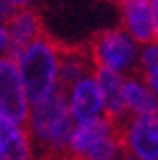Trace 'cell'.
<instances>
[{
    "label": "cell",
    "mask_w": 158,
    "mask_h": 160,
    "mask_svg": "<svg viewBox=\"0 0 158 160\" xmlns=\"http://www.w3.org/2000/svg\"><path fill=\"white\" fill-rule=\"evenodd\" d=\"M76 131V121L70 113L68 94L61 88L45 102L31 106L29 135L35 158L59 156L70 152V141Z\"/></svg>",
    "instance_id": "1"
},
{
    "label": "cell",
    "mask_w": 158,
    "mask_h": 160,
    "mask_svg": "<svg viewBox=\"0 0 158 160\" xmlns=\"http://www.w3.org/2000/svg\"><path fill=\"white\" fill-rule=\"evenodd\" d=\"M29 106L45 102L59 88V39L43 33L18 61Z\"/></svg>",
    "instance_id": "2"
},
{
    "label": "cell",
    "mask_w": 158,
    "mask_h": 160,
    "mask_svg": "<svg viewBox=\"0 0 158 160\" xmlns=\"http://www.w3.org/2000/svg\"><path fill=\"white\" fill-rule=\"evenodd\" d=\"M90 51L98 68H106L121 76L139 72L141 47L123 28L104 29L90 39Z\"/></svg>",
    "instance_id": "3"
},
{
    "label": "cell",
    "mask_w": 158,
    "mask_h": 160,
    "mask_svg": "<svg viewBox=\"0 0 158 160\" xmlns=\"http://www.w3.org/2000/svg\"><path fill=\"white\" fill-rule=\"evenodd\" d=\"M0 115L29 133V100L20 76L18 62L8 57L0 59Z\"/></svg>",
    "instance_id": "4"
},
{
    "label": "cell",
    "mask_w": 158,
    "mask_h": 160,
    "mask_svg": "<svg viewBox=\"0 0 158 160\" xmlns=\"http://www.w3.org/2000/svg\"><path fill=\"white\" fill-rule=\"evenodd\" d=\"M96 62L88 45H67L59 41V88L70 94L80 80L96 74Z\"/></svg>",
    "instance_id": "5"
},
{
    "label": "cell",
    "mask_w": 158,
    "mask_h": 160,
    "mask_svg": "<svg viewBox=\"0 0 158 160\" xmlns=\"http://www.w3.org/2000/svg\"><path fill=\"white\" fill-rule=\"evenodd\" d=\"M6 29H8V35H10V47H8V51H6V57L16 61V62L22 59L23 51H26L35 39H39L43 33H47L45 26H43L41 12H39L37 8L29 6V4H26L6 23Z\"/></svg>",
    "instance_id": "6"
},
{
    "label": "cell",
    "mask_w": 158,
    "mask_h": 160,
    "mask_svg": "<svg viewBox=\"0 0 158 160\" xmlns=\"http://www.w3.org/2000/svg\"><path fill=\"white\" fill-rule=\"evenodd\" d=\"M121 141L137 160H158V117H131Z\"/></svg>",
    "instance_id": "7"
},
{
    "label": "cell",
    "mask_w": 158,
    "mask_h": 160,
    "mask_svg": "<svg viewBox=\"0 0 158 160\" xmlns=\"http://www.w3.org/2000/svg\"><path fill=\"white\" fill-rule=\"evenodd\" d=\"M70 103V113H72L76 125L90 123L96 119L106 117V106H104V96L98 86L96 74L80 80L68 94Z\"/></svg>",
    "instance_id": "8"
},
{
    "label": "cell",
    "mask_w": 158,
    "mask_h": 160,
    "mask_svg": "<svg viewBox=\"0 0 158 160\" xmlns=\"http://www.w3.org/2000/svg\"><path fill=\"white\" fill-rule=\"evenodd\" d=\"M123 29L135 39L139 45L156 43V23L152 2L146 0H127L119 4Z\"/></svg>",
    "instance_id": "9"
},
{
    "label": "cell",
    "mask_w": 158,
    "mask_h": 160,
    "mask_svg": "<svg viewBox=\"0 0 158 160\" xmlns=\"http://www.w3.org/2000/svg\"><path fill=\"white\" fill-rule=\"evenodd\" d=\"M125 103L131 117H158V98L139 72L125 76Z\"/></svg>",
    "instance_id": "10"
},
{
    "label": "cell",
    "mask_w": 158,
    "mask_h": 160,
    "mask_svg": "<svg viewBox=\"0 0 158 160\" xmlns=\"http://www.w3.org/2000/svg\"><path fill=\"white\" fill-rule=\"evenodd\" d=\"M33 147L27 131L0 115V160H33Z\"/></svg>",
    "instance_id": "11"
},
{
    "label": "cell",
    "mask_w": 158,
    "mask_h": 160,
    "mask_svg": "<svg viewBox=\"0 0 158 160\" xmlns=\"http://www.w3.org/2000/svg\"><path fill=\"white\" fill-rule=\"evenodd\" d=\"M111 133H117V129L107 117L96 119V121H90V123L76 125V131L72 135V141H70V154H74L76 158L84 160L86 154L94 148L96 142H100L104 137H107V135H111Z\"/></svg>",
    "instance_id": "12"
},
{
    "label": "cell",
    "mask_w": 158,
    "mask_h": 160,
    "mask_svg": "<svg viewBox=\"0 0 158 160\" xmlns=\"http://www.w3.org/2000/svg\"><path fill=\"white\" fill-rule=\"evenodd\" d=\"M139 74L146 76H158V43L145 45L141 49V61H139Z\"/></svg>",
    "instance_id": "13"
},
{
    "label": "cell",
    "mask_w": 158,
    "mask_h": 160,
    "mask_svg": "<svg viewBox=\"0 0 158 160\" xmlns=\"http://www.w3.org/2000/svg\"><path fill=\"white\" fill-rule=\"evenodd\" d=\"M23 6H26V2H0V26L6 28V23L10 22Z\"/></svg>",
    "instance_id": "14"
},
{
    "label": "cell",
    "mask_w": 158,
    "mask_h": 160,
    "mask_svg": "<svg viewBox=\"0 0 158 160\" xmlns=\"http://www.w3.org/2000/svg\"><path fill=\"white\" fill-rule=\"evenodd\" d=\"M8 47H10V35H8V29L4 26H0V55L8 51ZM2 59V57H0Z\"/></svg>",
    "instance_id": "15"
},
{
    "label": "cell",
    "mask_w": 158,
    "mask_h": 160,
    "mask_svg": "<svg viewBox=\"0 0 158 160\" xmlns=\"http://www.w3.org/2000/svg\"><path fill=\"white\" fill-rule=\"evenodd\" d=\"M35 160H80V158L67 152V154H59V156H45V158H35Z\"/></svg>",
    "instance_id": "16"
},
{
    "label": "cell",
    "mask_w": 158,
    "mask_h": 160,
    "mask_svg": "<svg viewBox=\"0 0 158 160\" xmlns=\"http://www.w3.org/2000/svg\"><path fill=\"white\" fill-rule=\"evenodd\" d=\"M152 12H154V23H156V41H158V0L152 2Z\"/></svg>",
    "instance_id": "17"
},
{
    "label": "cell",
    "mask_w": 158,
    "mask_h": 160,
    "mask_svg": "<svg viewBox=\"0 0 158 160\" xmlns=\"http://www.w3.org/2000/svg\"><path fill=\"white\" fill-rule=\"evenodd\" d=\"M117 160H137V158L133 156V154L129 152V150H125V148H123L121 152H119V156H117Z\"/></svg>",
    "instance_id": "18"
},
{
    "label": "cell",
    "mask_w": 158,
    "mask_h": 160,
    "mask_svg": "<svg viewBox=\"0 0 158 160\" xmlns=\"http://www.w3.org/2000/svg\"><path fill=\"white\" fill-rule=\"evenodd\" d=\"M33 160H35V158H33Z\"/></svg>",
    "instance_id": "19"
}]
</instances>
